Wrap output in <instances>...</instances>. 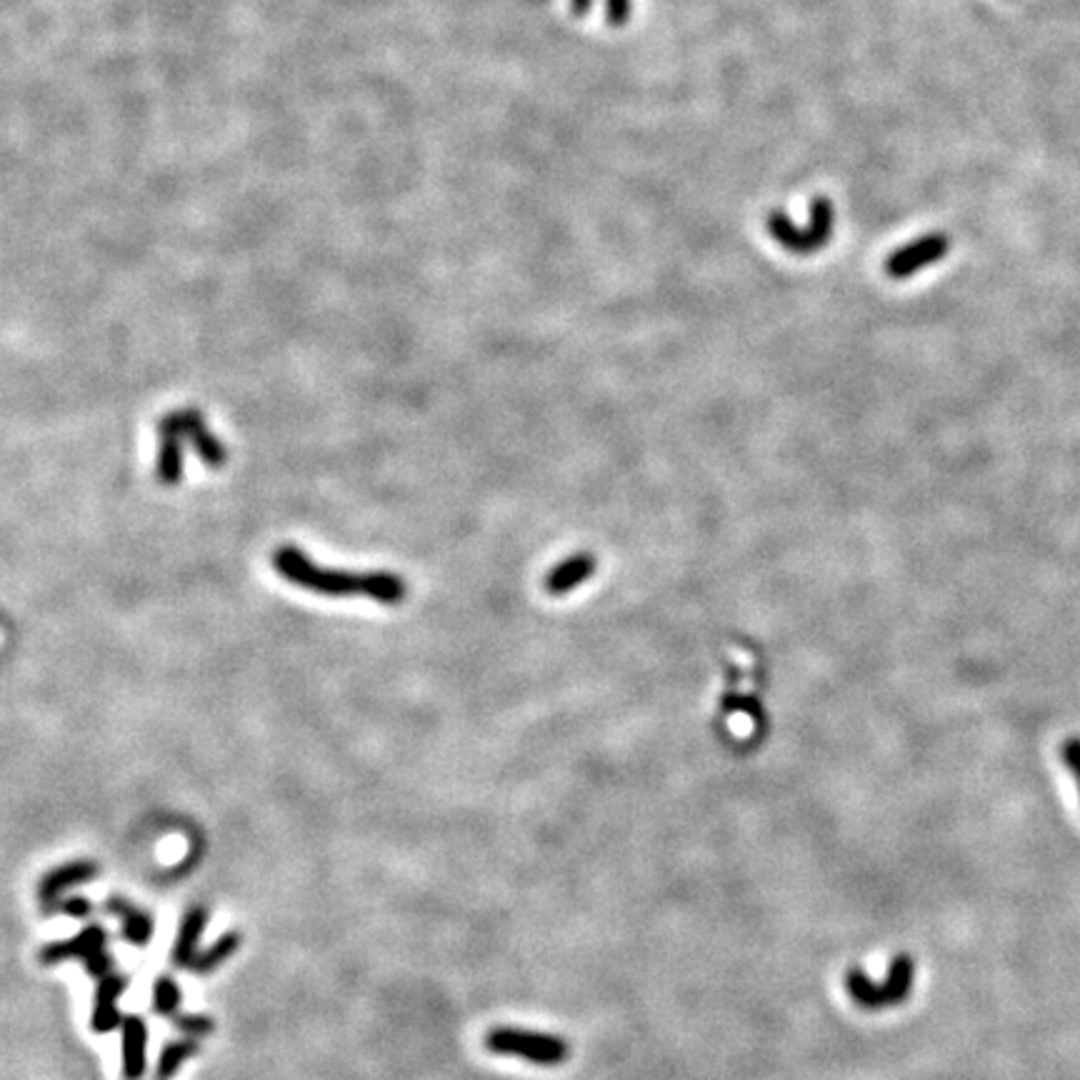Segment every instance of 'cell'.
I'll return each instance as SVG.
<instances>
[{
	"instance_id": "6da1fadb",
	"label": "cell",
	"mask_w": 1080,
	"mask_h": 1080,
	"mask_svg": "<svg viewBox=\"0 0 1080 1080\" xmlns=\"http://www.w3.org/2000/svg\"><path fill=\"white\" fill-rule=\"evenodd\" d=\"M275 573L283 576L291 586H298L311 593L328 596V598H351L363 596L371 598L381 606H401L408 596V586L401 576L389 573V570H338V568H323L315 560L303 553L295 546H281L273 553Z\"/></svg>"
},
{
	"instance_id": "7402d4cb",
	"label": "cell",
	"mask_w": 1080,
	"mask_h": 1080,
	"mask_svg": "<svg viewBox=\"0 0 1080 1080\" xmlns=\"http://www.w3.org/2000/svg\"><path fill=\"white\" fill-rule=\"evenodd\" d=\"M1061 756H1063V763L1068 766V770L1073 773L1076 786L1080 791V738H1068L1063 743V748H1061Z\"/></svg>"
},
{
	"instance_id": "44dd1931",
	"label": "cell",
	"mask_w": 1080,
	"mask_h": 1080,
	"mask_svg": "<svg viewBox=\"0 0 1080 1080\" xmlns=\"http://www.w3.org/2000/svg\"><path fill=\"white\" fill-rule=\"evenodd\" d=\"M58 911L60 913H66L70 915V919H78V921H86L90 913H94V905H90L88 899H84V895H70V899L66 901H60L58 903Z\"/></svg>"
},
{
	"instance_id": "277c9868",
	"label": "cell",
	"mask_w": 1080,
	"mask_h": 1080,
	"mask_svg": "<svg viewBox=\"0 0 1080 1080\" xmlns=\"http://www.w3.org/2000/svg\"><path fill=\"white\" fill-rule=\"evenodd\" d=\"M833 220H835V213L831 200L818 196L813 198L808 226H796L786 213L773 210L768 216V233L786 251L798 253V256H808V253H815L828 246V240L833 236Z\"/></svg>"
},
{
	"instance_id": "3957f363",
	"label": "cell",
	"mask_w": 1080,
	"mask_h": 1080,
	"mask_svg": "<svg viewBox=\"0 0 1080 1080\" xmlns=\"http://www.w3.org/2000/svg\"><path fill=\"white\" fill-rule=\"evenodd\" d=\"M485 1048L495 1056H516L543 1068H556L568 1061L570 1045L566 1038L553 1033L526 1031V1028H493L485 1035Z\"/></svg>"
},
{
	"instance_id": "4fadbf2b",
	"label": "cell",
	"mask_w": 1080,
	"mask_h": 1080,
	"mask_svg": "<svg viewBox=\"0 0 1080 1080\" xmlns=\"http://www.w3.org/2000/svg\"><path fill=\"white\" fill-rule=\"evenodd\" d=\"M183 443L186 441H178V438H160L156 458V478L160 485H180L183 473H186V448H183Z\"/></svg>"
},
{
	"instance_id": "30bf717a",
	"label": "cell",
	"mask_w": 1080,
	"mask_h": 1080,
	"mask_svg": "<svg viewBox=\"0 0 1080 1080\" xmlns=\"http://www.w3.org/2000/svg\"><path fill=\"white\" fill-rule=\"evenodd\" d=\"M208 925V909L203 905H193L186 911V915L180 919L176 943H173L170 961L176 968H190L193 958L198 955V943L203 939V931Z\"/></svg>"
},
{
	"instance_id": "7a4b0ae2",
	"label": "cell",
	"mask_w": 1080,
	"mask_h": 1080,
	"mask_svg": "<svg viewBox=\"0 0 1080 1080\" xmlns=\"http://www.w3.org/2000/svg\"><path fill=\"white\" fill-rule=\"evenodd\" d=\"M913 978H915L913 958L909 953H899L891 961L885 981L875 983L861 971V968H851V971L845 973V988H848L855 1005L865 1008V1011H881V1008L901 1005L905 998L911 995Z\"/></svg>"
},
{
	"instance_id": "603a6c76",
	"label": "cell",
	"mask_w": 1080,
	"mask_h": 1080,
	"mask_svg": "<svg viewBox=\"0 0 1080 1080\" xmlns=\"http://www.w3.org/2000/svg\"><path fill=\"white\" fill-rule=\"evenodd\" d=\"M86 971L100 981V978H104V975L114 973V958H110L106 951L94 955V958H88V961H86Z\"/></svg>"
},
{
	"instance_id": "ba28073f",
	"label": "cell",
	"mask_w": 1080,
	"mask_h": 1080,
	"mask_svg": "<svg viewBox=\"0 0 1080 1080\" xmlns=\"http://www.w3.org/2000/svg\"><path fill=\"white\" fill-rule=\"evenodd\" d=\"M128 988V975L124 973H108L98 981L94 995V1013H90V1028L96 1033H114L116 1028L124 1025V1018L118 1011V1001Z\"/></svg>"
},
{
	"instance_id": "7c38bea8",
	"label": "cell",
	"mask_w": 1080,
	"mask_h": 1080,
	"mask_svg": "<svg viewBox=\"0 0 1080 1080\" xmlns=\"http://www.w3.org/2000/svg\"><path fill=\"white\" fill-rule=\"evenodd\" d=\"M106 909L120 919V929H124L126 943L136 945V948H143V945L150 943V939H153L150 913L140 911L138 905H134L126 899H118V895H110Z\"/></svg>"
},
{
	"instance_id": "2e32d148",
	"label": "cell",
	"mask_w": 1080,
	"mask_h": 1080,
	"mask_svg": "<svg viewBox=\"0 0 1080 1080\" xmlns=\"http://www.w3.org/2000/svg\"><path fill=\"white\" fill-rule=\"evenodd\" d=\"M188 441L193 445V451L198 453L200 461L206 463L210 468V471H220V468H226V463H228V448L223 445V441H220L218 435H213L208 431V425L193 433L188 438Z\"/></svg>"
},
{
	"instance_id": "8992f818",
	"label": "cell",
	"mask_w": 1080,
	"mask_h": 1080,
	"mask_svg": "<svg viewBox=\"0 0 1080 1080\" xmlns=\"http://www.w3.org/2000/svg\"><path fill=\"white\" fill-rule=\"evenodd\" d=\"M108 945V931L104 925H86L84 931L70 935L66 941H53L40 948V963L43 965H58L63 961H88L98 953H104Z\"/></svg>"
},
{
	"instance_id": "9a60e30c",
	"label": "cell",
	"mask_w": 1080,
	"mask_h": 1080,
	"mask_svg": "<svg viewBox=\"0 0 1080 1080\" xmlns=\"http://www.w3.org/2000/svg\"><path fill=\"white\" fill-rule=\"evenodd\" d=\"M200 428H206V415H203L200 411H193V408H186V411H176V413L163 415L158 421V435L186 441V438H190L193 433L200 431Z\"/></svg>"
},
{
	"instance_id": "ac0fdd59",
	"label": "cell",
	"mask_w": 1080,
	"mask_h": 1080,
	"mask_svg": "<svg viewBox=\"0 0 1080 1080\" xmlns=\"http://www.w3.org/2000/svg\"><path fill=\"white\" fill-rule=\"evenodd\" d=\"M183 1001L180 985L170 975H158L153 983V1011L158 1015H178V1008Z\"/></svg>"
},
{
	"instance_id": "ffe728a7",
	"label": "cell",
	"mask_w": 1080,
	"mask_h": 1080,
	"mask_svg": "<svg viewBox=\"0 0 1080 1080\" xmlns=\"http://www.w3.org/2000/svg\"><path fill=\"white\" fill-rule=\"evenodd\" d=\"M590 0H576L578 13H586ZM630 16V0H608V23L610 26H626Z\"/></svg>"
},
{
	"instance_id": "d6986e66",
	"label": "cell",
	"mask_w": 1080,
	"mask_h": 1080,
	"mask_svg": "<svg viewBox=\"0 0 1080 1080\" xmlns=\"http://www.w3.org/2000/svg\"><path fill=\"white\" fill-rule=\"evenodd\" d=\"M173 1025L178 1028L190 1038H203L216 1031V1023H213L210 1015H198V1013H178L170 1018Z\"/></svg>"
},
{
	"instance_id": "52a82bcc",
	"label": "cell",
	"mask_w": 1080,
	"mask_h": 1080,
	"mask_svg": "<svg viewBox=\"0 0 1080 1080\" xmlns=\"http://www.w3.org/2000/svg\"><path fill=\"white\" fill-rule=\"evenodd\" d=\"M98 875V865L94 861H70L66 865H58L50 873H46L38 883V899L46 905L48 913L58 911L60 895L76 888V885L90 883Z\"/></svg>"
},
{
	"instance_id": "e0dca14e",
	"label": "cell",
	"mask_w": 1080,
	"mask_h": 1080,
	"mask_svg": "<svg viewBox=\"0 0 1080 1080\" xmlns=\"http://www.w3.org/2000/svg\"><path fill=\"white\" fill-rule=\"evenodd\" d=\"M200 1053L198 1041H173L160 1051V1061L156 1066V1080H170L180 1071V1066Z\"/></svg>"
},
{
	"instance_id": "5bb4252c",
	"label": "cell",
	"mask_w": 1080,
	"mask_h": 1080,
	"mask_svg": "<svg viewBox=\"0 0 1080 1080\" xmlns=\"http://www.w3.org/2000/svg\"><path fill=\"white\" fill-rule=\"evenodd\" d=\"M243 943V935L238 931H228V933H223L220 939L208 945L206 951H200L196 958H193V963H190V971L193 973H198V975H206V973H213L216 968H220L223 963L228 961V958L238 951Z\"/></svg>"
},
{
	"instance_id": "9c48e42d",
	"label": "cell",
	"mask_w": 1080,
	"mask_h": 1080,
	"mask_svg": "<svg viewBox=\"0 0 1080 1080\" xmlns=\"http://www.w3.org/2000/svg\"><path fill=\"white\" fill-rule=\"evenodd\" d=\"M120 1035H124V1078L140 1080L148 1068V1025L140 1015H126Z\"/></svg>"
},
{
	"instance_id": "5b68a950",
	"label": "cell",
	"mask_w": 1080,
	"mask_h": 1080,
	"mask_svg": "<svg viewBox=\"0 0 1080 1080\" xmlns=\"http://www.w3.org/2000/svg\"><path fill=\"white\" fill-rule=\"evenodd\" d=\"M948 251H951V238H948L945 233H929V236L915 238L913 243H909V246L891 253L888 263H885V273L895 281L911 278L913 273L929 268L933 263L945 258Z\"/></svg>"
},
{
	"instance_id": "8fae6325",
	"label": "cell",
	"mask_w": 1080,
	"mask_h": 1080,
	"mask_svg": "<svg viewBox=\"0 0 1080 1080\" xmlns=\"http://www.w3.org/2000/svg\"><path fill=\"white\" fill-rule=\"evenodd\" d=\"M596 568L598 563L593 553L570 556L546 576V590L550 596H566L578 586H583L586 580L596 573Z\"/></svg>"
}]
</instances>
